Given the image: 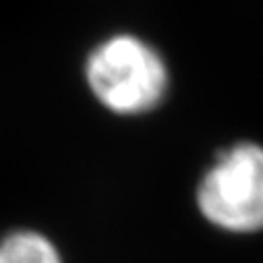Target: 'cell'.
<instances>
[{
  "mask_svg": "<svg viewBox=\"0 0 263 263\" xmlns=\"http://www.w3.org/2000/svg\"><path fill=\"white\" fill-rule=\"evenodd\" d=\"M0 263H64V257L44 232L19 228L0 238Z\"/></svg>",
  "mask_w": 263,
  "mask_h": 263,
  "instance_id": "obj_3",
  "label": "cell"
},
{
  "mask_svg": "<svg viewBox=\"0 0 263 263\" xmlns=\"http://www.w3.org/2000/svg\"><path fill=\"white\" fill-rule=\"evenodd\" d=\"M197 210L230 234L263 230V145L240 141L224 149L197 184Z\"/></svg>",
  "mask_w": 263,
  "mask_h": 263,
  "instance_id": "obj_2",
  "label": "cell"
},
{
  "mask_svg": "<svg viewBox=\"0 0 263 263\" xmlns=\"http://www.w3.org/2000/svg\"><path fill=\"white\" fill-rule=\"evenodd\" d=\"M85 85L96 102L116 116H139L158 108L170 85L164 56L133 33H114L85 58Z\"/></svg>",
  "mask_w": 263,
  "mask_h": 263,
  "instance_id": "obj_1",
  "label": "cell"
}]
</instances>
